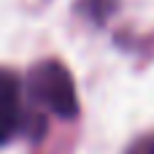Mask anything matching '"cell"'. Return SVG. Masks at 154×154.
I'll use <instances>...</instances> for the list:
<instances>
[{"label":"cell","instance_id":"obj_1","mask_svg":"<svg viewBox=\"0 0 154 154\" xmlns=\"http://www.w3.org/2000/svg\"><path fill=\"white\" fill-rule=\"evenodd\" d=\"M27 87H30L32 100L38 106L49 108L51 114H57L62 119H73L79 114V97H76L73 79H70L68 68L60 65L57 60L38 62L30 70Z\"/></svg>","mask_w":154,"mask_h":154},{"label":"cell","instance_id":"obj_2","mask_svg":"<svg viewBox=\"0 0 154 154\" xmlns=\"http://www.w3.org/2000/svg\"><path fill=\"white\" fill-rule=\"evenodd\" d=\"M22 125L19 81L14 73L0 70V143H8Z\"/></svg>","mask_w":154,"mask_h":154},{"label":"cell","instance_id":"obj_3","mask_svg":"<svg viewBox=\"0 0 154 154\" xmlns=\"http://www.w3.org/2000/svg\"><path fill=\"white\" fill-rule=\"evenodd\" d=\"M133 154H154V141H149V143H143V146H138Z\"/></svg>","mask_w":154,"mask_h":154}]
</instances>
